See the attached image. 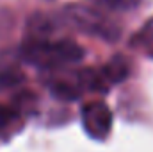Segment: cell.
Masks as SVG:
<instances>
[{
    "label": "cell",
    "mask_w": 153,
    "mask_h": 152,
    "mask_svg": "<svg viewBox=\"0 0 153 152\" xmlns=\"http://www.w3.org/2000/svg\"><path fill=\"white\" fill-rule=\"evenodd\" d=\"M84 48L73 39L29 38L20 48V56L25 63L43 70H55L82 61Z\"/></svg>",
    "instance_id": "1"
},
{
    "label": "cell",
    "mask_w": 153,
    "mask_h": 152,
    "mask_svg": "<svg viewBox=\"0 0 153 152\" xmlns=\"http://www.w3.org/2000/svg\"><path fill=\"white\" fill-rule=\"evenodd\" d=\"M62 16H64L66 23H70L71 27H75L85 34H91L94 38H102L105 41H116L121 34L119 27H116L109 18H105L102 13L91 9V7L68 5V7H64Z\"/></svg>",
    "instance_id": "2"
},
{
    "label": "cell",
    "mask_w": 153,
    "mask_h": 152,
    "mask_svg": "<svg viewBox=\"0 0 153 152\" xmlns=\"http://www.w3.org/2000/svg\"><path fill=\"white\" fill-rule=\"evenodd\" d=\"M80 118H82V127L89 138L102 141L111 134L114 118L111 108L105 102L102 100L85 102L80 109Z\"/></svg>",
    "instance_id": "3"
},
{
    "label": "cell",
    "mask_w": 153,
    "mask_h": 152,
    "mask_svg": "<svg viewBox=\"0 0 153 152\" xmlns=\"http://www.w3.org/2000/svg\"><path fill=\"white\" fill-rule=\"evenodd\" d=\"M100 72H102V77L105 79V82L109 86H114V84L123 82L125 79H128L130 72H132V65H130V61L125 56L117 54L114 57H111L100 68Z\"/></svg>",
    "instance_id": "4"
},
{
    "label": "cell",
    "mask_w": 153,
    "mask_h": 152,
    "mask_svg": "<svg viewBox=\"0 0 153 152\" xmlns=\"http://www.w3.org/2000/svg\"><path fill=\"white\" fill-rule=\"evenodd\" d=\"M23 81V72L16 59L5 52H0V90L14 88Z\"/></svg>",
    "instance_id": "5"
},
{
    "label": "cell",
    "mask_w": 153,
    "mask_h": 152,
    "mask_svg": "<svg viewBox=\"0 0 153 152\" xmlns=\"http://www.w3.org/2000/svg\"><path fill=\"white\" fill-rule=\"evenodd\" d=\"M48 88L52 91L53 97L61 99V100H76L80 99V95L84 93L80 82H78V77H76V72L71 75V79H52L48 82Z\"/></svg>",
    "instance_id": "6"
},
{
    "label": "cell",
    "mask_w": 153,
    "mask_h": 152,
    "mask_svg": "<svg viewBox=\"0 0 153 152\" xmlns=\"http://www.w3.org/2000/svg\"><path fill=\"white\" fill-rule=\"evenodd\" d=\"M130 45H132L134 48L143 50L148 57L153 59V16L150 20H146V23L132 36Z\"/></svg>",
    "instance_id": "7"
},
{
    "label": "cell",
    "mask_w": 153,
    "mask_h": 152,
    "mask_svg": "<svg viewBox=\"0 0 153 152\" xmlns=\"http://www.w3.org/2000/svg\"><path fill=\"white\" fill-rule=\"evenodd\" d=\"M94 2L105 9H111V11H132L143 0H94Z\"/></svg>",
    "instance_id": "8"
},
{
    "label": "cell",
    "mask_w": 153,
    "mask_h": 152,
    "mask_svg": "<svg viewBox=\"0 0 153 152\" xmlns=\"http://www.w3.org/2000/svg\"><path fill=\"white\" fill-rule=\"evenodd\" d=\"M16 118H18V113H16L14 109H11V108L0 104V132L5 131L7 127H11Z\"/></svg>",
    "instance_id": "9"
}]
</instances>
